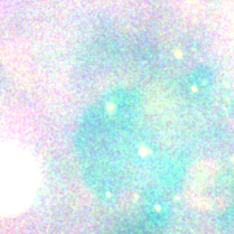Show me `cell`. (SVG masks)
<instances>
[{
    "instance_id": "obj_1",
    "label": "cell",
    "mask_w": 234,
    "mask_h": 234,
    "mask_svg": "<svg viewBox=\"0 0 234 234\" xmlns=\"http://www.w3.org/2000/svg\"><path fill=\"white\" fill-rule=\"evenodd\" d=\"M39 185V169L33 156L12 143L0 142V215L22 212Z\"/></svg>"
}]
</instances>
